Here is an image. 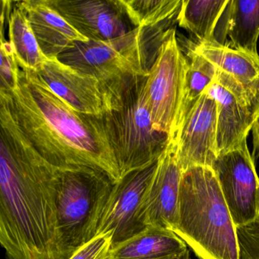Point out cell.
<instances>
[{
	"label": "cell",
	"mask_w": 259,
	"mask_h": 259,
	"mask_svg": "<svg viewBox=\"0 0 259 259\" xmlns=\"http://www.w3.org/2000/svg\"><path fill=\"white\" fill-rule=\"evenodd\" d=\"M240 259H259V222L237 228Z\"/></svg>",
	"instance_id": "cell-25"
},
{
	"label": "cell",
	"mask_w": 259,
	"mask_h": 259,
	"mask_svg": "<svg viewBox=\"0 0 259 259\" xmlns=\"http://www.w3.org/2000/svg\"><path fill=\"white\" fill-rule=\"evenodd\" d=\"M0 243L8 259H54L61 169L48 161L0 99Z\"/></svg>",
	"instance_id": "cell-1"
},
{
	"label": "cell",
	"mask_w": 259,
	"mask_h": 259,
	"mask_svg": "<svg viewBox=\"0 0 259 259\" xmlns=\"http://www.w3.org/2000/svg\"><path fill=\"white\" fill-rule=\"evenodd\" d=\"M174 232L198 259H240L237 228L212 168L183 172Z\"/></svg>",
	"instance_id": "cell-3"
},
{
	"label": "cell",
	"mask_w": 259,
	"mask_h": 259,
	"mask_svg": "<svg viewBox=\"0 0 259 259\" xmlns=\"http://www.w3.org/2000/svg\"><path fill=\"white\" fill-rule=\"evenodd\" d=\"M48 3L89 40L106 41L135 29L120 0H48Z\"/></svg>",
	"instance_id": "cell-12"
},
{
	"label": "cell",
	"mask_w": 259,
	"mask_h": 259,
	"mask_svg": "<svg viewBox=\"0 0 259 259\" xmlns=\"http://www.w3.org/2000/svg\"><path fill=\"white\" fill-rule=\"evenodd\" d=\"M183 51L187 57L188 68L185 81L184 97L177 132L185 116L201 98L207 88L213 82L218 72L214 66L204 57L189 51L183 50Z\"/></svg>",
	"instance_id": "cell-21"
},
{
	"label": "cell",
	"mask_w": 259,
	"mask_h": 259,
	"mask_svg": "<svg viewBox=\"0 0 259 259\" xmlns=\"http://www.w3.org/2000/svg\"><path fill=\"white\" fill-rule=\"evenodd\" d=\"M113 185L96 169H61L54 259H69L96 236Z\"/></svg>",
	"instance_id": "cell-6"
},
{
	"label": "cell",
	"mask_w": 259,
	"mask_h": 259,
	"mask_svg": "<svg viewBox=\"0 0 259 259\" xmlns=\"http://www.w3.org/2000/svg\"><path fill=\"white\" fill-rule=\"evenodd\" d=\"M187 68L175 28L162 45L144 86L154 128L169 138L175 137L178 130Z\"/></svg>",
	"instance_id": "cell-7"
},
{
	"label": "cell",
	"mask_w": 259,
	"mask_h": 259,
	"mask_svg": "<svg viewBox=\"0 0 259 259\" xmlns=\"http://www.w3.org/2000/svg\"><path fill=\"white\" fill-rule=\"evenodd\" d=\"M120 3L136 28L154 26L177 17L183 0H120Z\"/></svg>",
	"instance_id": "cell-22"
},
{
	"label": "cell",
	"mask_w": 259,
	"mask_h": 259,
	"mask_svg": "<svg viewBox=\"0 0 259 259\" xmlns=\"http://www.w3.org/2000/svg\"><path fill=\"white\" fill-rule=\"evenodd\" d=\"M167 259H191L190 253H189V249H186L183 252L179 253V254L172 256V257Z\"/></svg>",
	"instance_id": "cell-27"
},
{
	"label": "cell",
	"mask_w": 259,
	"mask_h": 259,
	"mask_svg": "<svg viewBox=\"0 0 259 259\" xmlns=\"http://www.w3.org/2000/svg\"><path fill=\"white\" fill-rule=\"evenodd\" d=\"M19 67L13 47L10 42L1 38L0 64V93H12L19 82Z\"/></svg>",
	"instance_id": "cell-23"
},
{
	"label": "cell",
	"mask_w": 259,
	"mask_h": 259,
	"mask_svg": "<svg viewBox=\"0 0 259 259\" xmlns=\"http://www.w3.org/2000/svg\"><path fill=\"white\" fill-rule=\"evenodd\" d=\"M218 106L206 92L186 114L177 136V157L182 171L193 166L212 168L218 157Z\"/></svg>",
	"instance_id": "cell-10"
},
{
	"label": "cell",
	"mask_w": 259,
	"mask_h": 259,
	"mask_svg": "<svg viewBox=\"0 0 259 259\" xmlns=\"http://www.w3.org/2000/svg\"><path fill=\"white\" fill-rule=\"evenodd\" d=\"M178 16L154 26L136 28L106 41H76L59 57L64 64L93 77L103 86L148 76Z\"/></svg>",
	"instance_id": "cell-4"
},
{
	"label": "cell",
	"mask_w": 259,
	"mask_h": 259,
	"mask_svg": "<svg viewBox=\"0 0 259 259\" xmlns=\"http://www.w3.org/2000/svg\"><path fill=\"white\" fill-rule=\"evenodd\" d=\"M35 72L62 101L81 114L100 116L107 111L106 91L93 77L64 64L48 60Z\"/></svg>",
	"instance_id": "cell-13"
},
{
	"label": "cell",
	"mask_w": 259,
	"mask_h": 259,
	"mask_svg": "<svg viewBox=\"0 0 259 259\" xmlns=\"http://www.w3.org/2000/svg\"><path fill=\"white\" fill-rule=\"evenodd\" d=\"M205 92L218 106V156L242 146L247 142L253 125L251 101L246 91L218 71L214 81Z\"/></svg>",
	"instance_id": "cell-11"
},
{
	"label": "cell",
	"mask_w": 259,
	"mask_h": 259,
	"mask_svg": "<svg viewBox=\"0 0 259 259\" xmlns=\"http://www.w3.org/2000/svg\"><path fill=\"white\" fill-rule=\"evenodd\" d=\"M251 110L253 114V125L251 128L253 140L254 158L259 157V82L257 83L251 98Z\"/></svg>",
	"instance_id": "cell-26"
},
{
	"label": "cell",
	"mask_w": 259,
	"mask_h": 259,
	"mask_svg": "<svg viewBox=\"0 0 259 259\" xmlns=\"http://www.w3.org/2000/svg\"><path fill=\"white\" fill-rule=\"evenodd\" d=\"M146 77L139 78L114 98L108 111L98 116L117 160L121 177L155 163L169 143V136L153 125L144 95Z\"/></svg>",
	"instance_id": "cell-5"
},
{
	"label": "cell",
	"mask_w": 259,
	"mask_h": 259,
	"mask_svg": "<svg viewBox=\"0 0 259 259\" xmlns=\"http://www.w3.org/2000/svg\"><path fill=\"white\" fill-rule=\"evenodd\" d=\"M111 235H99L77 250L69 259H111Z\"/></svg>",
	"instance_id": "cell-24"
},
{
	"label": "cell",
	"mask_w": 259,
	"mask_h": 259,
	"mask_svg": "<svg viewBox=\"0 0 259 259\" xmlns=\"http://www.w3.org/2000/svg\"><path fill=\"white\" fill-rule=\"evenodd\" d=\"M18 4L26 15L40 50L49 60L58 59L75 42L89 40L72 28L48 0H25Z\"/></svg>",
	"instance_id": "cell-15"
},
{
	"label": "cell",
	"mask_w": 259,
	"mask_h": 259,
	"mask_svg": "<svg viewBox=\"0 0 259 259\" xmlns=\"http://www.w3.org/2000/svg\"><path fill=\"white\" fill-rule=\"evenodd\" d=\"M19 128L38 152L60 169L90 168L120 180L117 160L98 116L78 113L35 72L19 70L17 87L0 93Z\"/></svg>",
	"instance_id": "cell-2"
},
{
	"label": "cell",
	"mask_w": 259,
	"mask_h": 259,
	"mask_svg": "<svg viewBox=\"0 0 259 259\" xmlns=\"http://www.w3.org/2000/svg\"><path fill=\"white\" fill-rule=\"evenodd\" d=\"M182 43L186 51L204 57L218 72L228 75L239 83L246 91L251 101L259 82L258 54L231 48L217 40H185Z\"/></svg>",
	"instance_id": "cell-16"
},
{
	"label": "cell",
	"mask_w": 259,
	"mask_h": 259,
	"mask_svg": "<svg viewBox=\"0 0 259 259\" xmlns=\"http://www.w3.org/2000/svg\"><path fill=\"white\" fill-rule=\"evenodd\" d=\"M157 162L123 176L113 185L96 233V236L111 235L112 248L150 227L145 217V198Z\"/></svg>",
	"instance_id": "cell-8"
},
{
	"label": "cell",
	"mask_w": 259,
	"mask_h": 259,
	"mask_svg": "<svg viewBox=\"0 0 259 259\" xmlns=\"http://www.w3.org/2000/svg\"><path fill=\"white\" fill-rule=\"evenodd\" d=\"M229 0H183L177 24L195 40L214 41L216 31Z\"/></svg>",
	"instance_id": "cell-20"
},
{
	"label": "cell",
	"mask_w": 259,
	"mask_h": 259,
	"mask_svg": "<svg viewBox=\"0 0 259 259\" xmlns=\"http://www.w3.org/2000/svg\"><path fill=\"white\" fill-rule=\"evenodd\" d=\"M8 21L9 42L21 69L37 72L49 59L43 54L26 15L16 2L2 1Z\"/></svg>",
	"instance_id": "cell-19"
},
{
	"label": "cell",
	"mask_w": 259,
	"mask_h": 259,
	"mask_svg": "<svg viewBox=\"0 0 259 259\" xmlns=\"http://www.w3.org/2000/svg\"><path fill=\"white\" fill-rule=\"evenodd\" d=\"M186 249V242L172 230L149 227L113 247L111 259H167Z\"/></svg>",
	"instance_id": "cell-18"
},
{
	"label": "cell",
	"mask_w": 259,
	"mask_h": 259,
	"mask_svg": "<svg viewBox=\"0 0 259 259\" xmlns=\"http://www.w3.org/2000/svg\"><path fill=\"white\" fill-rule=\"evenodd\" d=\"M236 228L259 222V177L247 142L212 166Z\"/></svg>",
	"instance_id": "cell-9"
},
{
	"label": "cell",
	"mask_w": 259,
	"mask_h": 259,
	"mask_svg": "<svg viewBox=\"0 0 259 259\" xmlns=\"http://www.w3.org/2000/svg\"><path fill=\"white\" fill-rule=\"evenodd\" d=\"M157 162L145 198V213L150 227L174 231L178 221L179 198L183 171L177 157V143L169 138Z\"/></svg>",
	"instance_id": "cell-14"
},
{
	"label": "cell",
	"mask_w": 259,
	"mask_h": 259,
	"mask_svg": "<svg viewBox=\"0 0 259 259\" xmlns=\"http://www.w3.org/2000/svg\"><path fill=\"white\" fill-rule=\"evenodd\" d=\"M215 37L222 45L257 54L259 0H229Z\"/></svg>",
	"instance_id": "cell-17"
}]
</instances>
